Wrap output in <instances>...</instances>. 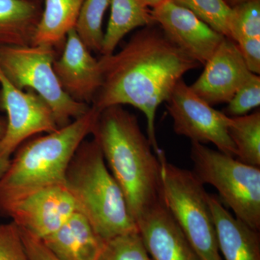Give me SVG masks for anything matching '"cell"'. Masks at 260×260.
Here are the masks:
<instances>
[{
    "label": "cell",
    "mask_w": 260,
    "mask_h": 260,
    "mask_svg": "<svg viewBox=\"0 0 260 260\" xmlns=\"http://www.w3.org/2000/svg\"><path fill=\"white\" fill-rule=\"evenodd\" d=\"M110 0H85L75 24V32L89 50L101 54L104 44L103 20Z\"/></svg>",
    "instance_id": "cell-21"
},
{
    "label": "cell",
    "mask_w": 260,
    "mask_h": 260,
    "mask_svg": "<svg viewBox=\"0 0 260 260\" xmlns=\"http://www.w3.org/2000/svg\"><path fill=\"white\" fill-rule=\"evenodd\" d=\"M42 240L59 260H97L106 244L88 219L78 211Z\"/></svg>",
    "instance_id": "cell-16"
},
{
    "label": "cell",
    "mask_w": 260,
    "mask_h": 260,
    "mask_svg": "<svg viewBox=\"0 0 260 260\" xmlns=\"http://www.w3.org/2000/svg\"><path fill=\"white\" fill-rule=\"evenodd\" d=\"M34 1L39 2V3H43V1H44V0H34Z\"/></svg>",
    "instance_id": "cell-33"
},
{
    "label": "cell",
    "mask_w": 260,
    "mask_h": 260,
    "mask_svg": "<svg viewBox=\"0 0 260 260\" xmlns=\"http://www.w3.org/2000/svg\"><path fill=\"white\" fill-rule=\"evenodd\" d=\"M7 127V119L0 116V139L3 138Z\"/></svg>",
    "instance_id": "cell-31"
},
{
    "label": "cell",
    "mask_w": 260,
    "mask_h": 260,
    "mask_svg": "<svg viewBox=\"0 0 260 260\" xmlns=\"http://www.w3.org/2000/svg\"><path fill=\"white\" fill-rule=\"evenodd\" d=\"M136 224L152 260H200L164 202L146 212Z\"/></svg>",
    "instance_id": "cell-14"
},
{
    "label": "cell",
    "mask_w": 260,
    "mask_h": 260,
    "mask_svg": "<svg viewBox=\"0 0 260 260\" xmlns=\"http://www.w3.org/2000/svg\"><path fill=\"white\" fill-rule=\"evenodd\" d=\"M167 103L176 134L191 143H213L219 151L236 158L237 149L228 133L230 117L198 96L184 80L178 82Z\"/></svg>",
    "instance_id": "cell-9"
},
{
    "label": "cell",
    "mask_w": 260,
    "mask_h": 260,
    "mask_svg": "<svg viewBox=\"0 0 260 260\" xmlns=\"http://www.w3.org/2000/svg\"><path fill=\"white\" fill-rule=\"evenodd\" d=\"M0 85V109L8 114L6 131L0 139V156L11 158L29 138L59 127L51 108L39 94L16 88L1 71Z\"/></svg>",
    "instance_id": "cell-10"
},
{
    "label": "cell",
    "mask_w": 260,
    "mask_h": 260,
    "mask_svg": "<svg viewBox=\"0 0 260 260\" xmlns=\"http://www.w3.org/2000/svg\"><path fill=\"white\" fill-rule=\"evenodd\" d=\"M11 158L0 156V179L3 177L5 173L8 170L10 164Z\"/></svg>",
    "instance_id": "cell-29"
},
{
    "label": "cell",
    "mask_w": 260,
    "mask_h": 260,
    "mask_svg": "<svg viewBox=\"0 0 260 260\" xmlns=\"http://www.w3.org/2000/svg\"><path fill=\"white\" fill-rule=\"evenodd\" d=\"M217 242L224 260H260L259 231L229 213L215 194H208Z\"/></svg>",
    "instance_id": "cell-15"
},
{
    "label": "cell",
    "mask_w": 260,
    "mask_h": 260,
    "mask_svg": "<svg viewBox=\"0 0 260 260\" xmlns=\"http://www.w3.org/2000/svg\"><path fill=\"white\" fill-rule=\"evenodd\" d=\"M150 14L169 39L200 64L209 60L225 38L172 0L150 9Z\"/></svg>",
    "instance_id": "cell-11"
},
{
    "label": "cell",
    "mask_w": 260,
    "mask_h": 260,
    "mask_svg": "<svg viewBox=\"0 0 260 260\" xmlns=\"http://www.w3.org/2000/svg\"><path fill=\"white\" fill-rule=\"evenodd\" d=\"M164 204L184 233L200 260H223L219 251L208 194L192 171L167 160L160 150Z\"/></svg>",
    "instance_id": "cell-5"
},
{
    "label": "cell",
    "mask_w": 260,
    "mask_h": 260,
    "mask_svg": "<svg viewBox=\"0 0 260 260\" xmlns=\"http://www.w3.org/2000/svg\"><path fill=\"white\" fill-rule=\"evenodd\" d=\"M99 113L90 106L79 119L20 145L0 179V194L64 184L70 161L80 144L91 135Z\"/></svg>",
    "instance_id": "cell-4"
},
{
    "label": "cell",
    "mask_w": 260,
    "mask_h": 260,
    "mask_svg": "<svg viewBox=\"0 0 260 260\" xmlns=\"http://www.w3.org/2000/svg\"><path fill=\"white\" fill-rule=\"evenodd\" d=\"M259 105L260 77L253 73L227 103L223 112L229 117H237L246 115Z\"/></svg>",
    "instance_id": "cell-25"
},
{
    "label": "cell",
    "mask_w": 260,
    "mask_h": 260,
    "mask_svg": "<svg viewBox=\"0 0 260 260\" xmlns=\"http://www.w3.org/2000/svg\"><path fill=\"white\" fill-rule=\"evenodd\" d=\"M0 260H30L20 229L13 221L0 223Z\"/></svg>",
    "instance_id": "cell-26"
},
{
    "label": "cell",
    "mask_w": 260,
    "mask_h": 260,
    "mask_svg": "<svg viewBox=\"0 0 260 260\" xmlns=\"http://www.w3.org/2000/svg\"><path fill=\"white\" fill-rule=\"evenodd\" d=\"M91 135L124 193L135 223L164 202L161 164L138 118L123 106L100 111Z\"/></svg>",
    "instance_id": "cell-2"
},
{
    "label": "cell",
    "mask_w": 260,
    "mask_h": 260,
    "mask_svg": "<svg viewBox=\"0 0 260 260\" xmlns=\"http://www.w3.org/2000/svg\"><path fill=\"white\" fill-rule=\"evenodd\" d=\"M85 0H44L42 18L32 45L63 49L67 36L75 28Z\"/></svg>",
    "instance_id": "cell-18"
},
{
    "label": "cell",
    "mask_w": 260,
    "mask_h": 260,
    "mask_svg": "<svg viewBox=\"0 0 260 260\" xmlns=\"http://www.w3.org/2000/svg\"><path fill=\"white\" fill-rule=\"evenodd\" d=\"M252 74L237 43L225 38L190 88L212 107L227 104Z\"/></svg>",
    "instance_id": "cell-12"
},
{
    "label": "cell",
    "mask_w": 260,
    "mask_h": 260,
    "mask_svg": "<svg viewBox=\"0 0 260 260\" xmlns=\"http://www.w3.org/2000/svg\"><path fill=\"white\" fill-rule=\"evenodd\" d=\"M192 171L214 186L234 216L260 230V169L198 143H191Z\"/></svg>",
    "instance_id": "cell-7"
},
{
    "label": "cell",
    "mask_w": 260,
    "mask_h": 260,
    "mask_svg": "<svg viewBox=\"0 0 260 260\" xmlns=\"http://www.w3.org/2000/svg\"><path fill=\"white\" fill-rule=\"evenodd\" d=\"M228 133L237 149L239 161L260 167V112L230 117Z\"/></svg>",
    "instance_id": "cell-20"
},
{
    "label": "cell",
    "mask_w": 260,
    "mask_h": 260,
    "mask_svg": "<svg viewBox=\"0 0 260 260\" xmlns=\"http://www.w3.org/2000/svg\"><path fill=\"white\" fill-rule=\"evenodd\" d=\"M229 39L236 43L260 38V0H248L232 7Z\"/></svg>",
    "instance_id": "cell-23"
},
{
    "label": "cell",
    "mask_w": 260,
    "mask_h": 260,
    "mask_svg": "<svg viewBox=\"0 0 260 260\" xmlns=\"http://www.w3.org/2000/svg\"><path fill=\"white\" fill-rule=\"evenodd\" d=\"M19 228V227H18ZM20 229L22 239L30 260H59L44 244L42 239L36 237L23 229Z\"/></svg>",
    "instance_id": "cell-28"
},
{
    "label": "cell",
    "mask_w": 260,
    "mask_h": 260,
    "mask_svg": "<svg viewBox=\"0 0 260 260\" xmlns=\"http://www.w3.org/2000/svg\"><path fill=\"white\" fill-rule=\"evenodd\" d=\"M227 4L230 7H234L235 5L239 4V3H244V2L248 1V0H225Z\"/></svg>",
    "instance_id": "cell-32"
},
{
    "label": "cell",
    "mask_w": 260,
    "mask_h": 260,
    "mask_svg": "<svg viewBox=\"0 0 260 260\" xmlns=\"http://www.w3.org/2000/svg\"><path fill=\"white\" fill-rule=\"evenodd\" d=\"M251 73L260 74V38L244 39L237 43Z\"/></svg>",
    "instance_id": "cell-27"
},
{
    "label": "cell",
    "mask_w": 260,
    "mask_h": 260,
    "mask_svg": "<svg viewBox=\"0 0 260 260\" xmlns=\"http://www.w3.org/2000/svg\"><path fill=\"white\" fill-rule=\"evenodd\" d=\"M97 260H152L138 232L129 233L106 242Z\"/></svg>",
    "instance_id": "cell-24"
},
{
    "label": "cell",
    "mask_w": 260,
    "mask_h": 260,
    "mask_svg": "<svg viewBox=\"0 0 260 260\" xmlns=\"http://www.w3.org/2000/svg\"><path fill=\"white\" fill-rule=\"evenodd\" d=\"M102 85L91 106L102 111L129 105L144 114L147 133L155 153L161 150L155 135V115L178 82L200 64L166 35L156 23L143 27L118 52L99 59Z\"/></svg>",
    "instance_id": "cell-1"
},
{
    "label": "cell",
    "mask_w": 260,
    "mask_h": 260,
    "mask_svg": "<svg viewBox=\"0 0 260 260\" xmlns=\"http://www.w3.org/2000/svg\"><path fill=\"white\" fill-rule=\"evenodd\" d=\"M61 88L75 102L92 105L102 85L99 60L82 42L75 28L66 38L59 59L53 63Z\"/></svg>",
    "instance_id": "cell-13"
},
{
    "label": "cell",
    "mask_w": 260,
    "mask_h": 260,
    "mask_svg": "<svg viewBox=\"0 0 260 260\" xmlns=\"http://www.w3.org/2000/svg\"><path fill=\"white\" fill-rule=\"evenodd\" d=\"M76 211L64 184L0 194V216L40 239L56 232Z\"/></svg>",
    "instance_id": "cell-8"
},
{
    "label": "cell",
    "mask_w": 260,
    "mask_h": 260,
    "mask_svg": "<svg viewBox=\"0 0 260 260\" xmlns=\"http://www.w3.org/2000/svg\"><path fill=\"white\" fill-rule=\"evenodd\" d=\"M190 10L210 28L229 39L232 8L225 0H172Z\"/></svg>",
    "instance_id": "cell-22"
},
{
    "label": "cell",
    "mask_w": 260,
    "mask_h": 260,
    "mask_svg": "<svg viewBox=\"0 0 260 260\" xmlns=\"http://www.w3.org/2000/svg\"><path fill=\"white\" fill-rule=\"evenodd\" d=\"M111 14L101 55L115 51L123 38L135 28L154 23L150 9L141 0H110Z\"/></svg>",
    "instance_id": "cell-19"
},
{
    "label": "cell",
    "mask_w": 260,
    "mask_h": 260,
    "mask_svg": "<svg viewBox=\"0 0 260 260\" xmlns=\"http://www.w3.org/2000/svg\"><path fill=\"white\" fill-rule=\"evenodd\" d=\"M42 11L34 0H0V46L32 45Z\"/></svg>",
    "instance_id": "cell-17"
},
{
    "label": "cell",
    "mask_w": 260,
    "mask_h": 260,
    "mask_svg": "<svg viewBox=\"0 0 260 260\" xmlns=\"http://www.w3.org/2000/svg\"><path fill=\"white\" fill-rule=\"evenodd\" d=\"M165 1V0H141L143 4L145 5V7L148 8L149 9L151 8H155V7L158 6V5H160V3H162V2Z\"/></svg>",
    "instance_id": "cell-30"
},
{
    "label": "cell",
    "mask_w": 260,
    "mask_h": 260,
    "mask_svg": "<svg viewBox=\"0 0 260 260\" xmlns=\"http://www.w3.org/2000/svg\"><path fill=\"white\" fill-rule=\"evenodd\" d=\"M64 184L74 200L76 211L88 219L106 242L138 232L124 193L93 139L84 140L75 152L67 171Z\"/></svg>",
    "instance_id": "cell-3"
},
{
    "label": "cell",
    "mask_w": 260,
    "mask_h": 260,
    "mask_svg": "<svg viewBox=\"0 0 260 260\" xmlns=\"http://www.w3.org/2000/svg\"><path fill=\"white\" fill-rule=\"evenodd\" d=\"M56 51L44 45L0 46V71L16 88L39 94L60 128L85 115L90 105L75 102L61 88L53 70Z\"/></svg>",
    "instance_id": "cell-6"
}]
</instances>
